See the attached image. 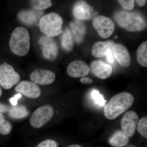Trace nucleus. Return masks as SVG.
<instances>
[{"instance_id":"1","label":"nucleus","mask_w":147,"mask_h":147,"mask_svg":"<svg viewBox=\"0 0 147 147\" xmlns=\"http://www.w3.org/2000/svg\"><path fill=\"white\" fill-rule=\"evenodd\" d=\"M114 20L117 24L128 32H139L147 27L145 17L137 11L120 10L114 15Z\"/></svg>"},{"instance_id":"2","label":"nucleus","mask_w":147,"mask_h":147,"mask_svg":"<svg viewBox=\"0 0 147 147\" xmlns=\"http://www.w3.org/2000/svg\"><path fill=\"white\" fill-rule=\"evenodd\" d=\"M134 100L133 95L127 92L115 95L111 98L104 107V115L109 119H115L130 108Z\"/></svg>"},{"instance_id":"3","label":"nucleus","mask_w":147,"mask_h":147,"mask_svg":"<svg viewBox=\"0 0 147 147\" xmlns=\"http://www.w3.org/2000/svg\"><path fill=\"white\" fill-rule=\"evenodd\" d=\"M30 41V35L28 30L24 27H17L11 36L9 47L13 54L23 57L29 53Z\"/></svg>"},{"instance_id":"4","label":"nucleus","mask_w":147,"mask_h":147,"mask_svg":"<svg viewBox=\"0 0 147 147\" xmlns=\"http://www.w3.org/2000/svg\"><path fill=\"white\" fill-rule=\"evenodd\" d=\"M63 18L58 13L51 12L43 15L39 21L40 30L48 37L53 38L63 32Z\"/></svg>"},{"instance_id":"5","label":"nucleus","mask_w":147,"mask_h":147,"mask_svg":"<svg viewBox=\"0 0 147 147\" xmlns=\"http://www.w3.org/2000/svg\"><path fill=\"white\" fill-rule=\"evenodd\" d=\"M20 75L13 67L6 63L0 65V86L5 90L11 88L19 83Z\"/></svg>"},{"instance_id":"6","label":"nucleus","mask_w":147,"mask_h":147,"mask_svg":"<svg viewBox=\"0 0 147 147\" xmlns=\"http://www.w3.org/2000/svg\"><path fill=\"white\" fill-rule=\"evenodd\" d=\"M54 115V110L52 106L42 105L33 113L30 119V123L34 128H40L49 122Z\"/></svg>"},{"instance_id":"7","label":"nucleus","mask_w":147,"mask_h":147,"mask_svg":"<svg viewBox=\"0 0 147 147\" xmlns=\"http://www.w3.org/2000/svg\"><path fill=\"white\" fill-rule=\"evenodd\" d=\"M93 26L101 37L108 38L113 34L115 25L109 17L102 15L96 16L92 21Z\"/></svg>"},{"instance_id":"8","label":"nucleus","mask_w":147,"mask_h":147,"mask_svg":"<svg viewBox=\"0 0 147 147\" xmlns=\"http://www.w3.org/2000/svg\"><path fill=\"white\" fill-rule=\"evenodd\" d=\"M38 43L40 45L44 57L50 60L55 59L57 56L59 47L55 40L52 37L42 35L40 37Z\"/></svg>"},{"instance_id":"9","label":"nucleus","mask_w":147,"mask_h":147,"mask_svg":"<svg viewBox=\"0 0 147 147\" xmlns=\"http://www.w3.org/2000/svg\"><path fill=\"white\" fill-rule=\"evenodd\" d=\"M139 120V117L136 112L128 111L124 114L121 121L122 130L129 137H133Z\"/></svg>"},{"instance_id":"10","label":"nucleus","mask_w":147,"mask_h":147,"mask_svg":"<svg viewBox=\"0 0 147 147\" xmlns=\"http://www.w3.org/2000/svg\"><path fill=\"white\" fill-rule=\"evenodd\" d=\"M93 11L94 7L85 1H78L73 6L74 16L79 21L89 20L93 16Z\"/></svg>"},{"instance_id":"11","label":"nucleus","mask_w":147,"mask_h":147,"mask_svg":"<svg viewBox=\"0 0 147 147\" xmlns=\"http://www.w3.org/2000/svg\"><path fill=\"white\" fill-rule=\"evenodd\" d=\"M18 93L31 98H36L41 94V90L37 84L30 81H24L20 82L15 88Z\"/></svg>"},{"instance_id":"12","label":"nucleus","mask_w":147,"mask_h":147,"mask_svg":"<svg viewBox=\"0 0 147 147\" xmlns=\"http://www.w3.org/2000/svg\"><path fill=\"white\" fill-rule=\"evenodd\" d=\"M56 75L53 71L49 70L38 69L33 71L30 78L33 83L41 85L52 84L55 81Z\"/></svg>"},{"instance_id":"13","label":"nucleus","mask_w":147,"mask_h":147,"mask_svg":"<svg viewBox=\"0 0 147 147\" xmlns=\"http://www.w3.org/2000/svg\"><path fill=\"white\" fill-rule=\"evenodd\" d=\"M44 13L42 11L26 9L20 11L18 13V17L23 24L27 26H32L40 21Z\"/></svg>"},{"instance_id":"14","label":"nucleus","mask_w":147,"mask_h":147,"mask_svg":"<svg viewBox=\"0 0 147 147\" xmlns=\"http://www.w3.org/2000/svg\"><path fill=\"white\" fill-rule=\"evenodd\" d=\"M114 59L123 67H127L131 63V57L125 46L120 43L116 44L112 50Z\"/></svg>"},{"instance_id":"15","label":"nucleus","mask_w":147,"mask_h":147,"mask_svg":"<svg viewBox=\"0 0 147 147\" xmlns=\"http://www.w3.org/2000/svg\"><path fill=\"white\" fill-rule=\"evenodd\" d=\"M90 70L89 67L84 61L76 60L69 65L67 71L69 76L78 78L86 76Z\"/></svg>"},{"instance_id":"16","label":"nucleus","mask_w":147,"mask_h":147,"mask_svg":"<svg viewBox=\"0 0 147 147\" xmlns=\"http://www.w3.org/2000/svg\"><path fill=\"white\" fill-rule=\"evenodd\" d=\"M92 73L101 79L108 78L112 74L113 67L108 64L101 61H94L90 65Z\"/></svg>"},{"instance_id":"17","label":"nucleus","mask_w":147,"mask_h":147,"mask_svg":"<svg viewBox=\"0 0 147 147\" xmlns=\"http://www.w3.org/2000/svg\"><path fill=\"white\" fill-rule=\"evenodd\" d=\"M115 45V42L112 40L98 41L93 46L92 50V55L96 58L105 57L107 51L109 50H112Z\"/></svg>"},{"instance_id":"18","label":"nucleus","mask_w":147,"mask_h":147,"mask_svg":"<svg viewBox=\"0 0 147 147\" xmlns=\"http://www.w3.org/2000/svg\"><path fill=\"white\" fill-rule=\"evenodd\" d=\"M69 27L74 38L78 43L82 42L87 32V27L82 21L76 20L69 23Z\"/></svg>"},{"instance_id":"19","label":"nucleus","mask_w":147,"mask_h":147,"mask_svg":"<svg viewBox=\"0 0 147 147\" xmlns=\"http://www.w3.org/2000/svg\"><path fill=\"white\" fill-rule=\"evenodd\" d=\"M129 140V137L122 130H117L109 138L108 142L113 147H122L128 144Z\"/></svg>"},{"instance_id":"20","label":"nucleus","mask_w":147,"mask_h":147,"mask_svg":"<svg viewBox=\"0 0 147 147\" xmlns=\"http://www.w3.org/2000/svg\"><path fill=\"white\" fill-rule=\"evenodd\" d=\"M7 113L11 118L19 119L24 118L28 115L29 111L24 105H17L9 107Z\"/></svg>"},{"instance_id":"21","label":"nucleus","mask_w":147,"mask_h":147,"mask_svg":"<svg viewBox=\"0 0 147 147\" xmlns=\"http://www.w3.org/2000/svg\"><path fill=\"white\" fill-rule=\"evenodd\" d=\"M74 38L71 31L67 28L63 31L61 38V44L63 48L67 52L71 51L73 49Z\"/></svg>"},{"instance_id":"22","label":"nucleus","mask_w":147,"mask_h":147,"mask_svg":"<svg viewBox=\"0 0 147 147\" xmlns=\"http://www.w3.org/2000/svg\"><path fill=\"white\" fill-rule=\"evenodd\" d=\"M137 60L139 64L144 67H147V41L140 44L137 50Z\"/></svg>"},{"instance_id":"23","label":"nucleus","mask_w":147,"mask_h":147,"mask_svg":"<svg viewBox=\"0 0 147 147\" xmlns=\"http://www.w3.org/2000/svg\"><path fill=\"white\" fill-rule=\"evenodd\" d=\"M31 6L35 10L42 11L50 8L52 5L50 0H33L30 1Z\"/></svg>"},{"instance_id":"24","label":"nucleus","mask_w":147,"mask_h":147,"mask_svg":"<svg viewBox=\"0 0 147 147\" xmlns=\"http://www.w3.org/2000/svg\"><path fill=\"white\" fill-rule=\"evenodd\" d=\"M11 123L6 120L3 113L0 114V133L3 135L9 134L12 130Z\"/></svg>"},{"instance_id":"25","label":"nucleus","mask_w":147,"mask_h":147,"mask_svg":"<svg viewBox=\"0 0 147 147\" xmlns=\"http://www.w3.org/2000/svg\"><path fill=\"white\" fill-rule=\"evenodd\" d=\"M137 129L143 137L147 138V117H142L138 122Z\"/></svg>"},{"instance_id":"26","label":"nucleus","mask_w":147,"mask_h":147,"mask_svg":"<svg viewBox=\"0 0 147 147\" xmlns=\"http://www.w3.org/2000/svg\"><path fill=\"white\" fill-rule=\"evenodd\" d=\"M91 96L96 104L100 106H103L105 105L106 100L98 90H94L92 92Z\"/></svg>"},{"instance_id":"27","label":"nucleus","mask_w":147,"mask_h":147,"mask_svg":"<svg viewBox=\"0 0 147 147\" xmlns=\"http://www.w3.org/2000/svg\"><path fill=\"white\" fill-rule=\"evenodd\" d=\"M118 2L123 8L127 11L132 10L134 8L135 5L133 0H119Z\"/></svg>"},{"instance_id":"28","label":"nucleus","mask_w":147,"mask_h":147,"mask_svg":"<svg viewBox=\"0 0 147 147\" xmlns=\"http://www.w3.org/2000/svg\"><path fill=\"white\" fill-rule=\"evenodd\" d=\"M36 147H58V144L55 140L47 139L40 143Z\"/></svg>"},{"instance_id":"29","label":"nucleus","mask_w":147,"mask_h":147,"mask_svg":"<svg viewBox=\"0 0 147 147\" xmlns=\"http://www.w3.org/2000/svg\"><path fill=\"white\" fill-rule=\"evenodd\" d=\"M105 57H106V61H107L108 63L110 64H114L115 62V59L113 57L112 50H109L107 51Z\"/></svg>"},{"instance_id":"30","label":"nucleus","mask_w":147,"mask_h":147,"mask_svg":"<svg viewBox=\"0 0 147 147\" xmlns=\"http://www.w3.org/2000/svg\"><path fill=\"white\" fill-rule=\"evenodd\" d=\"M22 96L21 94L18 93L15 95L14 96L11 98L10 99V102L13 106H15L17 105L18 99H20Z\"/></svg>"},{"instance_id":"31","label":"nucleus","mask_w":147,"mask_h":147,"mask_svg":"<svg viewBox=\"0 0 147 147\" xmlns=\"http://www.w3.org/2000/svg\"><path fill=\"white\" fill-rule=\"evenodd\" d=\"M9 108V107H8L7 105L0 103V114L7 113Z\"/></svg>"},{"instance_id":"32","label":"nucleus","mask_w":147,"mask_h":147,"mask_svg":"<svg viewBox=\"0 0 147 147\" xmlns=\"http://www.w3.org/2000/svg\"><path fill=\"white\" fill-rule=\"evenodd\" d=\"M80 82L84 84H90L92 83L93 80L90 78L83 77L80 79Z\"/></svg>"},{"instance_id":"33","label":"nucleus","mask_w":147,"mask_h":147,"mask_svg":"<svg viewBox=\"0 0 147 147\" xmlns=\"http://www.w3.org/2000/svg\"><path fill=\"white\" fill-rule=\"evenodd\" d=\"M136 3L138 4V5L141 7H143L146 4L147 2V1L146 0H137Z\"/></svg>"},{"instance_id":"34","label":"nucleus","mask_w":147,"mask_h":147,"mask_svg":"<svg viewBox=\"0 0 147 147\" xmlns=\"http://www.w3.org/2000/svg\"><path fill=\"white\" fill-rule=\"evenodd\" d=\"M67 147H82V146H80L79 145L74 144L71 145V146H69Z\"/></svg>"},{"instance_id":"35","label":"nucleus","mask_w":147,"mask_h":147,"mask_svg":"<svg viewBox=\"0 0 147 147\" xmlns=\"http://www.w3.org/2000/svg\"><path fill=\"white\" fill-rule=\"evenodd\" d=\"M2 94V90L1 87H0V97L1 96Z\"/></svg>"}]
</instances>
